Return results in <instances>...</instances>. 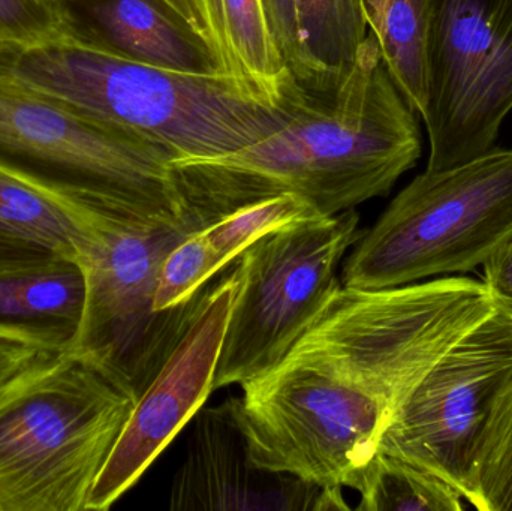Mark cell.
Returning a JSON list of instances; mask_svg holds the SVG:
<instances>
[{
    "label": "cell",
    "mask_w": 512,
    "mask_h": 511,
    "mask_svg": "<svg viewBox=\"0 0 512 511\" xmlns=\"http://www.w3.org/2000/svg\"><path fill=\"white\" fill-rule=\"evenodd\" d=\"M495 311L475 279L340 284L285 357L230 398L252 462L346 488L427 372Z\"/></svg>",
    "instance_id": "1"
},
{
    "label": "cell",
    "mask_w": 512,
    "mask_h": 511,
    "mask_svg": "<svg viewBox=\"0 0 512 511\" xmlns=\"http://www.w3.org/2000/svg\"><path fill=\"white\" fill-rule=\"evenodd\" d=\"M303 89V87H301ZM421 156L417 113L397 89L369 32L354 65L334 89L301 90L273 134L227 155L173 159L189 227L279 195L337 215L384 197Z\"/></svg>",
    "instance_id": "2"
},
{
    "label": "cell",
    "mask_w": 512,
    "mask_h": 511,
    "mask_svg": "<svg viewBox=\"0 0 512 511\" xmlns=\"http://www.w3.org/2000/svg\"><path fill=\"white\" fill-rule=\"evenodd\" d=\"M0 72L26 89L158 143L174 159L212 158L285 125L301 95L276 99L231 72L138 62L84 27L60 0L35 23L0 32Z\"/></svg>",
    "instance_id": "3"
},
{
    "label": "cell",
    "mask_w": 512,
    "mask_h": 511,
    "mask_svg": "<svg viewBox=\"0 0 512 511\" xmlns=\"http://www.w3.org/2000/svg\"><path fill=\"white\" fill-rule=\"evenodd\" d=\"M140 396L69 344L0 390V511H86Z\"/></svg>",
    "instance_id": "4"
},
{
    "label": "cell",
    "mask_w": 512,
    "mask_h": 511,
    "mask_svg": "<svg viewBox=\"0 0 512 511\" xmlns=\"http://www.w3.org/2000/svg\"><path fill=\"white\" fill-rule=\"evenodd\" d=\"M512 237V149L415 177L355 243L342 285L402 287L471 272Z\"/></svg>",
    "instance_id": "5"
},
{
    "label": "cell",
    "mask_w": 512,
    "mask_h": 511,
    "mask_svg": "<svg viewBox=\"0 0 512 511\" xmlns=\"http://www.w3.org/2000/svg\"><path fill=\"white\" fill-rule=\"evenodd\" d=\"M0 156L63 180L92 203L195 233L174 179L173 153L38 95L2 72Z\"/></svg>",
    "instance_id": "6"
},
{
    "label": "cell",
    "mask_w": 512,
    "mask_h": 511,
    "mask_svg": "<svg viewBox=\"0 0 512 511\" xmlns=\"http://www.w3.org/2000/svg\"><path fill=\"white\" fill-rule=\"evenodd\" d=\"M86 227L78 261L86 276V303L71 344L104 357L141 396L194 323L209 285L191 302L158 312L162 263L191 233L92 201Z\"/></svg>",
    "instance_id": "7"
},
{
    "label": "cell",
    "mask_w": 512,
    "mask_h": 511,
    "mask_svg": "<svg viewBox=\"0 0 512 511\" xmlns=\"http://www.w3.org/2000/svg\"><path fill=\"white\" fill-rule=\"evenodd\" d=\"M364 231L354 209L286 225L236 261L239 288L219 353L213 392L273 369L340 285L336 273Z\"/></svg>",
    "instance_id": "8"
},
{
    "label": "cell",
    "mask_w": 512,
    "mask_h": 511,
    "mask_svg": "<svg viewBox=\"0 0 512 511\" xmlns=\"http://www.w3.org/2000/svg\"><path fill=\"white\" fill-rule=\"evenodd\" d=\"M512 110V0H432L427 170L493 149Z\"/></svg>",
    "instance_id": "9"
},
{
    "label": "cell",
    "mask_w": 512,
    "mask_h": 511,
    "mask_svg": "<svg viewBox=\"0 0 512 511\" xmlns=\"http://www.w3.org/2000/svg\"><path fill=\"white\" fill-rule=\"evenodd\" d=\"M511 378L512 318L496 308L412 390L378 450L433 471L469 500L478 438Z\"/></svg>",
    "instance_id": "10"
},
{
    "label": "cell",
    "mask_w": 512,
    "mask_h": 511,
    "mask_svg": "<svg viewBox=\"0 0 512 511\" xmlns=\"http://www.w3.org/2000/svg\"><path fill=\"white\" fill-rule=\"evenodd\" d=\"M237 288L236 264L221 281L209 285L194 323L138 398L93 486L86 511L111 509L204 407L213 392Z\"/></svg>",
    "instance_id": "11"
},
{
    "label": "cell",
    "mask_w": 512,
    "mask_h": 511,
    "mask_svg": "<svg viewBox=\"0 0 512 511\" xmlns=\"http://www.w3.org/2000/svg\"><path fill=\"white\" fill-rule=\"evenodd\" d=\"M194 419L185 461L171 483V510H351L343 488H321L255 465L231 399L201 408Z\"/></svg>",
    "instance_id": "12"
},
{
    "label": "cell",
    "mask_w": 512,
    "mask_h": 511,
    "mask_svg": "<svg viewBox=\"0 0 512 511\" xmlns=\"http://www.w3.org/2000/svg\"><path fill=\"white\" fill-rule=\"evenodd\" d=\"M96 33L119 53L158 68L224 72L207 42L162 0H95Z\"/></svg>",
    "instance_id": "13"
},
{
    "label": "cell",
    "mask_w": 512,
    "mask_h": 511,
    "mask_svg": "<svg viewBox=\"0 0 512 511\" xmlns=\"http://www.w3.org/2000/svg\"><path fill=\"white\" fill-rule=\"evenodd\" d=\"M0 219L78 263L86 243V201L63 182L0 156Z\"/></svg>",
    "instance_id": "14"
},
{
    "label": "cell",
    "mask_w": 512,
    "mask_h": 511,
    "mask_svg": "<svg viewBox=\"0 0 512 511\" xmlns=\"http://www.w3.org/2000/svg\"><path fill=\"white\" fill-rule=\"evenodd\" d=\"M301 69L307 92L334 89L369 36L363 0H294Z\"/></svg>",
    "instance_id": "15"
},
{
    "label": "cell",
    "mask_w": 512,
    "mask_h": 511,
    "mask_svg": "<svg viewBox=\"0 0 512 511\" xmlns=\"http://www.w3.org/2000/svg\"><path fill=\"white\" fill-rule=\"evenodd\" d=\"M369 30L397 89L415 113L427 105L432 0H363Z\"/></svg>",
    "instance_id": "16"
},
{
    "label": "cell",
    "mask_w": 512,
    "mask_h": 511,
    "mask_svg": "<svg viewBox=\"0 0 512 511\" xmlns=\"http://www.w3.org/2000/svg\"><path fill=\"white\" fill-rule=\"evenodd\" d=\"M346 488L360 494L358 511H462V492L421 465L376 450L349 477Z\"/></svg>",
    "instance_id": "17"
},
{
    "label": "cell",
    "mask_w": 512,
    "mask_h": 511,
    "mask_svg": "<svg viewBox=\"0 0 512 511\" xmlns=\"http://www.w3.org/2000/svg\"><path fill=\"white\" fill-rule=\"evenodd\" d=\"M86 303L80 264L60 260L42 269L0 278V320L60 324L77 330Z\"/></svg>",
    "instance_id": "18"
},
{
    "label": "cell",
    "mask_w": 512,
    "mask_h": 511,
    "mask_svg": "<svg viewBox=\"0 0 512 511\" xmlns=\"http://www.w3.org/2000/svg\"><path fill=\"white\" fill-rule=\"evenodd\" d=\"M225 29L237 71L276 99L298 89L274 44L262 0H222Z\"/></svg>",
    "instance_id": "19"
},
{
    "label": "cell",
    "mask_w": 512,
    "mask_h": 511,
    "mask_svg": "<svg viewBox=\"0 0 512 511\" xmlns=\"http://www.w3.org/2000/svg\"><path fill=\"white\" fill-rule=\"evenodd\" d=\"M468 501L480 511H512V378L478 438Z\"/></svg>",
    "instance_id": "20"
},
{
    "label": "cell",
    "mask_w": 512,
    "mask_h": 511,
    "mask_svg": "<svg viewBox=\"0 0 512 511\" xmlns=\"http://www.w3.org/2000/svg\"><path fill=\"white\" fill-rule=\"evenodd\" d=\"M318 218L324 216L312 204L297 195L285 194L242 207L201 231L225 270L267 234L295 222Z\"/></svg>",
    "instance_id": "21"
},
{
    "label": "cell",
    "mask_w": 512,
    "mask_h": 511,
    "mask_svg": "<svg viewBox=\"0 0 512 511\" xmlns=\"http://www.w3.org/2000/svg\"><path fill=\"white\" fill-rule=\"evenodd\" d=\"M219 272L224 269L203 231L188 234L168 252L162 263L156 288V311H170L191 302Z\"/></svg>",
    "instance_id": "22"
},
{
    "label": "cell",
    "mask_w": 512,
    "mask_h": 511,
    "mask_svg": "<svg viewBox=\"0 0 512 511\" xmlns=\"http://www.w3.org/2000/svg\"><path fill=\"white\" fill-rule=\"evenodd\" d=\"M72 335L74 330L60 324L0 320V390L68 347Z\"/></svg>",
    "instance_id": "23"
},
{
    "label": "cell",
    "mask_w": 512,
    "mask_h": 511,
    "mask_svg": "<svg viewBox=\"0 0 512 511\" xmlns=\"http://www.w3.org/2000/svg\"><path fill=\"white\" fill-rule=\"evenodd\" d=\"M66 260L59 252L0 219V278Z\"/></svg>",
    "instance_id": "24"
},
{
    "label": "cell",
    "mask_w": 512,
    "mask_h": 511,
    "mask_svg": "<svg viewBox=\"0 0 512 511\" xmlns=\"http://www.w3.org/2000/svg\"><path fill=\"white\" fill-rule=\"evenodd\" d=\"M274 44L289 74L297 83L300 75V41L295 24L294 0H262Z\"/></svg>",
    "instance_id": "25"
},
{
    "label": "cell",
    "mask_w": 512,
    "mask_h": 511,
    "mask_svg": "<svg viewBox=\"0 0 512 511\" xmlns=\"http://www.w3.org/2000/svg\"><path fill=\"white\" fill-rule=\"evenodd\" d=\"M483 284L496 308L512 318V237L484 263Z\"/></svg>",
    "instance_id": "26"
},
{
    "label": "cell",
    "mask_w": 512,
    "mask_h": 511,
    "mask_svg": "<svg viewBox=\"0 0 512 511\" xmlns=\"http://www.w3.org/2000/svg\"><path fill=\"white\" fill-rule=\"evenodd\" d=\"M51 2H54V0H51ZM51 2L0 0V32L35 23L47 12Z\"/></svg>",
    "instance_id": "27"
},
{
    "label": "cell",
    "mask_w": 512,
    "mask_h": 511,
    "mask_svg": "<svg viewBox=\"0 0 512 511\" xmlns=\"http://www.w3.org/2000/svg\"><path fill=\"white\" fill-rule=\"evenodd\" d=\"M207 20H209L210 29L215 38L216 48H218L219 62L225 72L231 74H240L237 71L236 62H234L233 51H231L230 42H228L227 29H225L224 9H222V0H200ZM243 77V75H242Z\"/></svg>",
    "instance_id": "28"
},
{
    "label": "cell",
    "mask_w": 512,
    "mask_h": 511,
    "mask_svg": "<svg viewBox=\"0 0 512 511\" xmlns=\"http://www.w3.org/2000/svg\"><path fill=\"white\" fill-rule=\"evenodd\" d=\"M167 3L171 9L177 12L204 41L209 45L210 50L215 54L219 62L218 48H216L215 38H213L212 29H210L209 20H207L206 12L201 6L200 0H162ZM221 65V62H219ZM222 68V65H221ZM224 71V69H222ZM225 72V71H224Z\"/></svg>",
    "instance_id": "29"
},
{
    "label": "cell",
    "mask_w": 512,
    "mask_h": 511,
    "mask_svg": "<svg viewBox=\"0 0 512 511\" xmlns=\"http://www.w3.org/2000/svg\"><path fill=\"white\" fill-rule=\"evenodd\" d=\"M38 2H51V0H38Z\"/></svg>",
    "instance_id": "30"
}]
</instances>
